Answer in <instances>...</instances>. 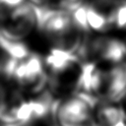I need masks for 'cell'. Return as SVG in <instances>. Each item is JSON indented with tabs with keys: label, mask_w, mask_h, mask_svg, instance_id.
Wrapping results in <instances>:
<instances>
[{
	"label": "cell",
	"mask_w": 126,
	"mask_h": 126,
	"mask_svg": "<svg viewBox=\"0 0 126 126\" xmlns=\"http://www.w3.org/2000/svg\"><path fill=\"white\" fill-rule=\"evenodd\" d=\"M43 62L45 68H47L53 77L60 76L61 74H64L72 69L76 64L81 63L76 54L57 47L51 48L49 53L45 56Z\"/></svg>",
	"instance_id": "8992f818"
},
{
	"label": "cell",
	"mask_w": 126,
	"mask_h": 126,
	"mask_svg": "<svg viewBox=\"0 0 126 126\" xmlns=\"http://www.w3.org/2000/svg\"><path fill=\"white\" fill-rule=\"evenodd\" d=\"M87 7H88V5H87V1H86L85 3L79 5L78 7H76L74 10H72L70 12L73 25L75 26V28L77 30H79L80 32H82L84 33L91 32V29L89 27L88 19H87Z\"/></svg>",
	"instance_id": "30bf717a"
},
{
	"label": "cell",
	"mask_w": 126,
	"mask_h": 126,
	"mask_svg": "<svg viewBox=\"0 0 126 126\" xmlns=\"http://www.w3.org/2000/svg\"><path fill=\"white\" fill-rule=\"evenodd\" d=\"M114 126H126V123H125V121L123 120V121H121V122L117 123V124H116V125H114Z\"/></svg>",
	"instance_id": "5bb4252c"
},
{
	"label": "cell",
	"mask_w": 126,
	"mask_h": 126,
	"mask_svg": "<svg viewBox=\"0 0 126 126\" xmlns=\"http://www.w3.org/2000/svg\"><path fill=\"white\" fill-rule=\"evenodd\" d=\"M121 64H122V66H123V69H124V71H125V74H126V60L122 61V62H121Z\"/></svg>",
	"instance_id": "9a60e30c"
},
{
	"label": "cell",
	"mask_w": 126,
	"mask_h": 126,
	"mask_svg": "<svg viewBox=\"0 0 126 126\" xmlns=\"http://www.w3.org/2000/svg\"><path fill=\"white\" fill-rule=\"evenodd\" d=\"M124 116V111L112 104L101 106L96 113V119L100 126H114L123 121Z\"/></svg>",
	"instance_id": "9c48e42d"
},
{
	"label": "cell",
	"mask_w": 126,
	"mask_h": 126,
	"mask_svg": "<svg viewBox=\"0 0 126 126\" xmlns=\"http://www.w3.org/2000/svg\"><path fill=\"white\" fill-rule=\"evenodd\" d=\"M76 86L79 94H86L92 96L101 94L103 72L97 68L94 61L88 60L80 63V72Z\"/></svg>",
	"instance_id": "277c9868"
},
{
	"label": "cell",
	"mask_w": 126,
	"mask_h": 126,
	"mask_svg": "<svg viewBox=\"0 0 126 126\" xmlns=\"http://www.w3.org/2000/svg\"><path fill=\"white\" fill-rule=\"evenodd\" d=\"M33 4H36V5H42V4H45L48 0H28Z\"/></svg>",
	"instance_id": "4fadbf2b"
},
{
	"label": "cell",
	"mask_w": 126,
	"mask_h": 126,
	"mask_svg": "<svg viewBox=\"0 0 126 126\" xmlns=\"http://www.w3.org/2000/svg\"><path fill=\"white\" fill-rule=\"evenodd\" d=\"M12 80L19 86L33 92L41 90L47 81L43 59L32 52L26 59L19 61Z\"/></svg>",
	"instance_id": "7a4b0ae2"
},
{
	"label": "cell",
	"mask_w": 126,
	"mask_h": 126,
	"mask_svg": "<svg viewBox=\"0 0 126 126\" xmlns=\"http://www.w3.org/2000/svg\"><path fill=\"white\" fill-rule=\"evenodd\" d=\"M56 115L60 126H88L91 119V103L76 95L59 103Z\"/></svg>",
	"instance_id": "3957f363"
},
{
	"label": "cell",
	"mask_w": 126,
	"mask_h": 126,
	"mask_svg": "<svg viewBox=\"0 0 126 126\" xmlns=\"http://www.w3.org/2000/svg\"><path fill=\"white\" fill-rule=\"evenodd\" d=\"M0 49L3 51V53L17 60H24L32 53L29 47L27 46V44L24 43L22 40L6 37L1 33H0Z\"/></svg>",
	"instance_id": "52a82bcc"
},
{
	"label": "cell",
	"mask_w": 126,
	"mask_h": 126,
	"mask_svg": "<svg viewBox=\"0 0 126 126\" xmlns=\"http://www.w3.org/2000/svg\"><path fill=\"white\" fill-rule=\"evenodd\" d=\"M111 24L113 28L126 30V0H121L116 6L111 17Z\"/></svg>",
	"instance_id": "8fae6325"
},
{
	"label": "cell",
	"mask_w": 126,
	"mask_h": 126,
	"mask_svg": "<svg viewBox=\"0 0 126 126\" xmlns=\"http://www.w3.org/2000/svg\"><path fill=\"white\" fill-rule=\"evenodd\" d=\"M101 94L110 102H116L126 96V74L121 63L103 72Z\"/></svg>",
	"instance_id": "5b68a950"
},
{
	"label": "cell",
	"mask_w": 126,
	"mask_h": 126,
	"mask_svg": "<svg viewBox=\"0 0 126 126\" xmlns=\"http://www.w3.org/2000/svg\"><path fill=\"white\" fill-rule=\"evenodd\" d=\"M25 0H0V21L4 19L13 9L22 5Z\"/></svg>",
	"instance_id": "7c38bea8"
},
{
	"label": "cell",
	"mask_w": 126,
	"mask_h": 126,
	"mask_svg": "<svg viewBox=\"0 0 126 126\" xmlns=\"http://www.w3.org/2000/svg\"><path fill=\"white\" fill-rule=\"evenodd\" d=\"M36 28L33 4L25 1L0 21V33L6 37L22 40Z\"/></svg>",
	"instance_id": "6da1fadb"
},
{
	"label": "cell",
	"mask_w": 126,
	"mask_h": 126,
	"mask_svg": "<svg viewBox=\"0 0 126 126\" xmlns=\"http://www.w3.org/2000/svg\"><path fill=\"white\" fill-rule=\"evenodd\" d=\"M87 5V19L91 32L93 31L98 33H104L113 28L109 19L105 15H103L101 12L97 11L88 3Z\"/></svg>",
	"instance_id": "ba28073f"
}]
</instances>
